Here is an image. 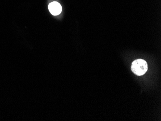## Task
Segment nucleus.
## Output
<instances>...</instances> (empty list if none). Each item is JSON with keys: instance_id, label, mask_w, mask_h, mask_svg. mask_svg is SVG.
I'll return each instance as SVG.
<instances>
[{"instance_id": "f257e3e1", "label": "nucleus", "mask_w": 161, "mask_h": 121, "mask_svg": "<svg viewBox=\"0 0 161 121\" xmlns=\"http://www.w3.org/2000/svg\"><path fill=\"white\" fill-rule=\"evenodd\" d=\"M131 70L135 74L138 76L144 75L148 70L147 63L142 59L135 60L132 63Z\"/></svg>"}, {"instance_id": "f03ea898", "label": "nucleus", "mask_w": 161, "mask_h": 121, "mask_svg": "<svg viewBox=\"0 0 161 121\" xmlns=\"http://www.w3.org/2000/svg\"><path fill=\"white\" fill-rule=\"evenodd\" d=\"M50 12L53 16H58L62 11V7L59 3L56 2H53L48 6Z\"/></svg>"}]
</instances>
